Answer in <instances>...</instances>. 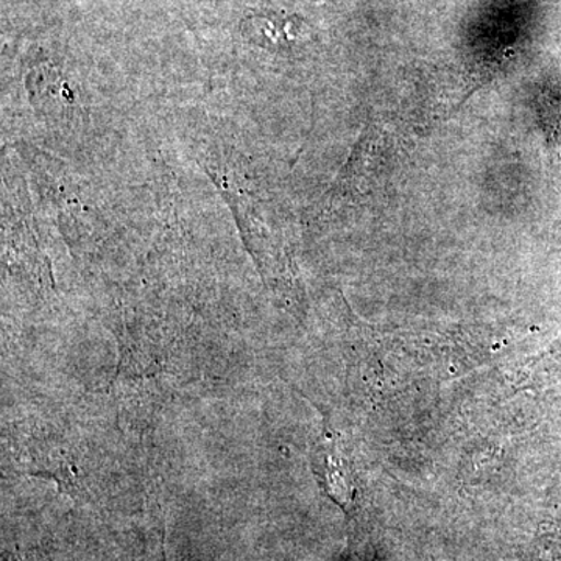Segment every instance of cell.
Segmentation results:
<instances>
[{"instance_id":"1","label":"cell","mask_w":561,"mask_h":561,"mask_svg":"<svg viewBox=\"0 0 561 561\" xmlns=\"http://www.w3.org/2000/svg\"><path fill=\"white\" fill-rule=\"evenodd\" d=\"M312 463L321 489L330 494L335 504L341 505L342 508H348L353 501V486L350 483L345 461L335 449L334 443L321 442L316 448Z\"/></svg>"}]
</instances>
